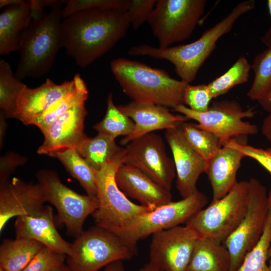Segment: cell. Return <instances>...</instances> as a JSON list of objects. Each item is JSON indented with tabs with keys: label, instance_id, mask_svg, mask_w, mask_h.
<instances>
[{
	"label": "cell",
	"instance_id": "7c38bea8",
	"mask_svg": "<svg viewBox=\"0 0 271 271\" xmlns=\"http://www.w3.org/2000/svg\"><path fill=\"white\" fill-rule=\"evenodd\" d=\"M246 214L238 226L223 242L231 256L230 271H236L246 254L256 244L262 233L268 208L265 187L255 178L248 181Z\"/></svg>",
	"mask_w": 271,
	"mask_h": 271
},
{
	"label": "cell",
	"instance_id": "ee69618b",
	"mask_svg": "<svg viewBox=\"0 0 271 271\" xmlns=\"http://www.w3.org/2000/svg\"><path fill=\"white\" fill-rule=\"evenodd\" d=\"M261 107L266 111H271V90L267 95L258 102Z\"/></svg>",
	"mask_w": 271,
	"mask_h": 271
},
{
	"label": "cell",
	"instance_id": "ba28073f",
	"mask_svg": "<svg viewBox=\"0 0 271 271\" xmlns=\"http://www.w3.org/2000/svg\"><path fill=\"white\" fill-rule=\"evenodd\" d=\"M205 0H157L148 20L160 48L188 39L199 23Z\"/></svg>",
	"mask_w": 271,
	"mask_h": 271
},
{
	"label": "cell",
	"instance_id": "7a4b0ae2",
	"mask_svg": "<svg viewBox=\"0 0 271 271\" xmlns=\"http://www.w3.org/2000/svg\"><path fill=\"white\" fill-rule=\"evenodd\" d=\"M31 17L20 49V59L15 73L21 80L39 78L49 72L59 50L63 47L61 30L63 1L44 12L36 0L28 1Z\"/></svg>",
	"mask_w": 271,
	"mask_h": 271
},
{
	"label": "cell",
	"instance_id": "681fc988",
	"mask_svg": "<svg viewBox=\"0 0 271 271\" xmlns=\"http://www.w3.org/2000/svg\"><path fill=\"white\" fill-rule=\"evenodd\" d=\"M268 259L271 257V245L269 248L268 252Z\"/></svg>",
	"mask_w": 271,
	"mask_h": 271
},
{
	"label": "cell",
	"instance_id": "30bf717a",
	"mask_svg": "<svg viewBox=\"0 0 271 271\" xmlns=\"http://www.w3.org/2000/svg\"><path fill=\"white\" fill-rule=\"evenodd\" d=\"M46 202L56 208L58 220L65 227L67 233L76 237L83 231L84 223L98 207L96 196L78 194L61 181L57 174L43 169L36 175Z\"/></svg>",
	"mask_w": 271,
	"mask_h": 271
},
{
	"label": "cell",
	"instance_id": "5b68a950",
	"mask_svg": "<svg viewBox=\"0 0 271 271\" xmlns=\"http://www.w3.org/2000/svg\"><path fill=\"white\" fill-rule=\"evenodd\" d=\"M137 253V244L95 225L75 238L66 259L71 271H98L113 262L130 259Z\"/></svg>",
	"mask_w": 271,
	"mask_h": 271
},
{
	"label": "cell",
	"instance_id": "d4e9b609",
	"mask_svg": "<svg viewBox=\"0 0 271 271\" xmlns=\"http://www.w3.org/2000/svg\"><path fill=\"white\" fill-rule=\"evenodd\" d=\"M44 246L24 237L5 239L0 245V269L22 271Z\"/></svg>",
	"mask_w": 271,
	"mask_h": 271
},
{
	"label": "cell",
	"instance_id": "9c48e42d",
	"mask_svg": "<svg viewBox=\"0 0 271 271\" xmlns=\"http://www.w3.org/2000/svg\"><path fill=\"white\" fill-rule=\"evenodd\" d=\"M206 196L197 190L182 199L161 206L132 219L114 233L137 244L150 235L186 223L207 203Z\"/></svg>",
	"mask_w": 271,
	"mask_h": 271
},
{
	"label": "cell",
	"instance_id": "4dcf8cb0",
	"mask_svg": "<svg viewBox=\"0 0 271 271\" xmlns=\"http://www.w3.org/2000/svg\"><path fill=\"white\" fill-rule=\"evenodd\" d=\"M26 86L18 79L10 64L0 61V108L7 118L14 117L17 101L21 91Z\"/></svg>",
	"mask_w": 271,
	"mask_h": 271
},
{
	"label": "cell",
	"instance_id": "8d00e7d4",
	"mask_svg": "<svg viewBox=\"0 0 271 271\" xmlns=\"http://www.w3.org/2000/svg\"><path fill=\"white\" fill-rule=\"evenodd\" d=\"M66 255L43 246L22 271H52L64 264Z\"/></svg>",
	"mask_w": 271,
	"mask_h": 271
},
{
	"label": "cell",
	"instance_id": "277c9868",
	"mask_svg": "<svg viewBox=\"0 0 271 271\" xmlns=\"http://www.w3.org/2000/svg\"><path fill=\"white\" fill-rule=\"evenodd\" d=\"M110 67L122 91L132 101L173 109L184 104L183 93L189 84L172 78L165 70L125 58L114 59Z\"/></svg>",
	"mask_w": 271,
	"mask_h": 271
},
{
	"label": "cell",
	"instance_id": "f1b7e54d",
	"mask_svg": "<svg viewBox=\"0 0 271 271\" xmlns=\"http://www.w3.org/2000/svg\"><path fill=\"white\" fill-rule=\"evenodd\" d=\"M179 127L186 143L206 161L214 156L222 147L220 140L213 133L199 128L195 124L186 121Z\"/></svg>",
	"mask_w": 271,
	"mask_h": 271
},
{
	"label": "cell",
	"instance_id": "836d02e7",
	"mask_svg": "<svg viewBox=\"0 0 271 271\" xmlns=\"http://www.w3.org/2000/svg\"><path fill=\"white\" fill-rule=\"evenodd\" d=\"M251 69V65L246 57L240 56L226 72L207 84L213 99L226 93L238 85L247 82Z\"/></svg>",
	"mask_w": 271,
	"mask_h": 271
},
{
	"label": "cell",
	"instance_id": "e0dca14e",
	"mask_svg": "<svg viewBox=\"0 0 271 271\" xmlns=\"http://www.w3.org/2000/svg\"><path fill=\"white\" fill-rule=\"evenodd\" d=\"M86 115L85 102L67 110L53 122L43 134L44 140L37 153L48 156L68 149L76 150L87 137L84 132Z\"/></svg>",
	"mask_w": 271,
	"mask_h": 271
},
{
	"label": "cell",
	"instance_id": "d6a6232c",
	"mask_svg": "<svg viewBox=\"0 0 271 271\" xmlns=\"http://www.w3.org/2000/svg\"><path fill=\"white\" fill-rule=\"evenodd\" d=\"M251 69L254 76L246 95L251 100L259 102L271 90V46L255 55Z\"/></svg>",
	"mask_w": 271,
	"mask_h": 271
},
{
	"label": "cell",
	"instance_id": "1f68e13d",
	"mask_svg": "<svg viewBox=\"0 0 271 271\" xmlns=\"http://www.w3.org/2000/svg\"><path fill=\"white\" fill-rule=\"evenodd\" d=\"M268 197L269 208L262 233L256 244L246 254L236 271H269L266 260L271 243V190Z\"/></svg>",
	"mask_w": 271,
	"mask_h": 271
},
{
	"label": "cell",
	"instance_id": "603a6c76",
	"mask_svg": "<svg viewBox=\"0 0 271 271\" xmlns=\"http://www.w3.org/2000/svg\"><path fill=\"white\" fill-rule=\"evenodd\" d=\"M31 17L27 1L5 7L0 14V55L20 50Z\"/></svg>",
	"mask_w": 271,
	"mask_h": 271
},
{
	"label": "cell",
	"instance_id": "2e32d148",
	"mask_svg": "<svg viewBox=\"0 0 271 271\" xmlns=\"http://www.w3.org/2000/svg\"><path fill=\"white\" fill-rule=\"evenodd\" d=\"M165 138L173 156L176 188L182 198H186L198 190L197 182L200 175L205 173L207 161L186 143L179 127L166 129Z\"/></svg>",
	"mask_w": 271,
	"mask_h": 271
},
{
	"label": "cell",
	"instance_id": "f546056e",
	"mask_svg": "<svg viewBox=\"0 0 271 271\" xmlns=\"http://www.w3.org/2000/svg\"><path fill=\"white\" fill-rule=\"evenodd\" d=\"M93 128L98 133L115 140L119 136L126 137L130 134L134 129V122L114 104L110 92L107 96L105 116Z\"/></svg>",
	"mask_w": 271,
	"mask_h": 271
},
{
	"label": "cell",
	"instance_id": "f907efd6",
	"mask_svg": "<svg viewBox=\"0 0 271 271\" xmlns=\"http://www.w3.org/2000/svg\"><path fill=\"white\" fill-rule=\"evenodd\" d=\"M271 152V148L268 149Z\"/></svg>",
	"mask_w": 271,
	"mask_h": 271
},
{
	"label": "cell",
	"instance_id": "60d3db41",
	"mask_svg": "<svg viewBox=\"0 0 271 271\" xmlns=\"http://www.w3.org/2000/svg\"><path fill=\"white\" fill-rule=\"evenodd\" d=\"M261 131L263 135L271 144V111L268 112V114L263 121Z\"/></svg>",
	"mask_w": 271,
	"mask_h": 271
},
{
	"label": "cell",
	"instance_id": "bcb514c9",
	"mask_svg": "<svg viewBox=\"0 0 271 271\" xmlns=\"http://www.w3.org/2000/svg\"><path fill=\"white\" fill-rule=\"evenodd\" d=\"M140 271H162L159 268H157L155 266L153 265L150 262L146 264Z\"/></svg>",
	"mask_w": 271,
	"mask_h": 271
},
{
	"label": "cell",
	"instance_id": "7402d4cb",
	"mask_svg": "<svg viewBox=\"0 0 271 271\" xmlns=\"http://www.w3.org/2000/svg\"><path fill=\"white\" fill-rule=\"evenodd\" d=\"M244 157L230 141L207 161L205 173L212 187V201L224 196L238 183L237 173Z\"/></svg>",
	"mask_w": 271,
	"mask_h": 271
},
{
	"label": "cell",
	"instance_id": "4316f807",
	"mask_svg": "<svg viewBox=\"0 0 271 271\" xmlns=\"http://www.w3.org/2000/svg\"><path fill=\"white\" fill-rule=\"evenodd\" d=\"M123 148L116 145L115 140L98 133L94 138L87 137L76 150L96 171L117 156Z\"/></svg>",
	"mask_w": 271,
	"mask_h": 271
},
{
	"label": "cell",
	"instance_id": "52a82bcc",
	"mask_svg": "<svg viewBox=\"0 0 271 271\" xmlns=\"http://www.w3.org/2000/svg\"><path fill=\"white\" fill-rule=\"evenodd\" d=\"M248 181L238 182L226 195L211 202L186 223L199 237L223 242L238 226L247 209Z\"/></svg>",
	"mask_w": 271,
	"mask_h": 271
},
{
	"label": "cell",
	"instance_id": "74e56055",
	"mask_svg": "<svg viewBox=\"0 0 271 271\" xmlns=\"http://www.w3.org/2000/svg\"><path fill=\"white\" fill-rule=\"evenodd\" d=\"M157 0H130L127 14L134 30L138 29L148 20L154 10Z\"/></svg>",
	"mask_w": 271,
	"mask_h": 271
},
{
	"label": "cell",
	"instance_id": "44dd1931",
	"mask_svg": "<svg viewBox=\"0 0 271 271\" xmlns=\"http://www.w3.org/2000/svg\"><path fill=\"white\" fill-rule=\"evenodd\" d=\"M75 85L74 78L57 84L52 80H47L41 85L31 88L26 85L17 101L14 118L26 125L47 109L53 102L70 91Z\"/></svg>",
	"mask_w": 271,
	"mask_h": 271
},
{
	"label": "cell",
	"instance_id": "f6af8a7d",
	"mask_svg": "<svg viewBox=\"0 0 271 271\" xmlns=\"http://www.w3.org/2000/svg\"><path fill=\"white\" fill-rule=\"evenodd\" d=\"M24 2L25 1L23 0H1L0 8H5L10 5L20 4Z\"/></svg>",
	"mask_w": 271,
	"mask_h": 271
},
{
	"label": "cell",
	"instance_id": "484cf974",
	"mask_svg": "<svg viewBox=\"0 0 271 271\" xmlns=\"http://www.w3.org/2000/svg\"><path fill=\"white\" fill-rule=\"evenodd\" d=\"M75 85L72 90L53 102L40 114L34 117L29 122L37 126L44 134L51 124L74 106L85 102L88 91L85 81L79 74L74 76Z\"/></svg>",
	"mask_w": 271,
	"mask_h": 271
},
{
	"label": "cell",
	"instance_id": "c3c4849f",
	"mask_svg": "<svg viewBox=\"0 0 271 271\" xmlns=\"http://www.w3.org/2000/svg\"><path fill=\"white\" fill-rule=\"evenodd\" d=\"M269 264L268 265V268L269 271H271V257L269 258Z\"/></svg>",
	"mask_w": 271,
	"mask_h": 271
},
{
	"label": "cell",
	"instance_id": "ffe728a7",
	"mask_svg": "<svg viewBox=\"0 0 271 271\" xmlns=\"http://www.w3.org/2000/svg\"><path fill=\"white\" fill-rule=\"evenodd\" d=\"M14 228L16 237L36 240L50 250L66 256L71 253V243L57 231L53 210L48 205L37 214L17 217Z\"/></svg>",
	"mask_w": 271,
	"mask_h": 271
},
{
	"label": "cell",
	"instance_id": "e575fe53",
	"mask_svg": "<svg viewBox=\"0 0 271 271\" xmlns=\"http://www.w3.org/2000/svg\"><path fill=\"white\" fill-rule=\"evenodd\" d=\"M130 0H69L62 10L63 19L75 13L90 9L114 10L127 12Z\"/></svg>",
	"mask_w": 271,
	"mask_h": 271
},
{
	"label": "cell",
	"instance_id": "ac0fdd59",
	"mask_svg": "<svg viewBox=\"0 0 271 271\" xmlns=\"http://www.w3.org/2000/svg\"><path fill=\"white\" fill-rule=\"evenodd\" d=\"M117 107L134 122L133 131L121 140V145H126L131 141L155 130L177 128L188 120L182 114H173L168 108L154 104L132 100Z\"/></svg>",
	"mask_w": 271,
	"mask_h": 271
},
{
	"label": "cell",
	"instance_id": "b9f144b4",
	"mask_svg": "<svg viewBox=\"0 0 271 271\" xmlns=\"http://www.w3.org/2000/svg\"><path fill=\"white\" fill-rule=\"evenodd\" d=\"M267 8L269 15L271 16V0L267 2ZM261 42L268 47L271 46V27L261 37Z\"/></svg>",
	"mask_w": 271,
	"mask_h": 271
},
{
	"label": "cell",
	"instance_id": "ab89813d",
	"mask_svg": "<svg viewBox=\"0 0 271 271\" xmlns=\"http://www.w3.org/2000/svg\"><path fill=\"white\" fill-rule=\"evenodd\" d=\"M25 159L15 153H10L1 158L0 184L9 181L15 168L22 165Z\"/></svg>",
	"mask_w": 271,
	"mask_h": 271
},
{
	"label": "cell",
	"instance_id": "6da1fadb",
	"mask_svg": "<svg viewBox=\"0 0 271 271\" xmlns=\"http://www.w3.org/2000/svg\"><path fill=\"white\" fill-rule=\"evenodd\" d=\"M130 25L127 12L90 9L62 20L63 47L76 64L84 68L110 51Z\"/></svg>",
	"mask_w": 271,
	"mask_h": 271
},
{
	"label": "cell",
	"instance_id": "9a60e30c",
	"mask_svg": "<svg viewBox=\"0 0 271 271\" xmlns=\"http://www.w3.org/2000/svg\"><path fill=\"white\" fill-rule=\"evenodd\" d=\"M46 202L38 183L14 177L0 184V233L11 219L37 214L44 209Z\"/></svg>",
	"mask_w": 271,
	"mask_h": 271
},
{
	"label": "cell",
	"instance_id": "83f0119b",
	"mask_svg": "<svg viewBox=\"0 0 271 271\" xmlns=\"http://www.w3.org/2000/svg\"><path fill=\"white\" fill-rule=\"evenodd\" d=\"M48 156L58 159L71 175L79 182L87 195L96 196L97 189L94 171L76 150L68 149Z\"/></svg>",
	"mask_w": 271,
	"mask_h": 271
},
{
	"label": "cell",
	"instance_id": "f35d334b",
	"mask_svg": "<svg viewBox=\"0 0 271 271\" xmlns=\"http://www.w3.org/2000/svg\"><path fill=\"white\" fill-rule=\"evenodd\" d=\"M238 138L230 140L233 146L241 152L245 157H250L259 163L271 174V152L248 145L238 141Z\"/></svg>",
	"mask_w": 271,
	"mask_h": 271
},
{
	"label": "cell",
	"instance_id": "8992f818",
	"mask_svg": "<svg viewBox=\"0 0 271 271\" xmlns=\"http://www.w3.org/2000/svg\"><path fill=\"white\" fill-rule=\"evenodd\" d=\"M124 148L112 160L94 171L98 207L92 214L96 225L113 233L132 219L151 211L130 201L118 186L115 174L124 164Z\"/></svg>",
	"mask_w": 271,
	"mask_h": 271
},
{
	"label": "cell",
	"instance_id": "d590c367",
	"mask_svg": "<svg viewBox=\"0 0 271 271\" xmlns=\"http://www.w3.org/2000/svg\"><path fill=\"white\" fill-rule=\"evenodd\" d=\"M212 99L206 84L192 85L189 84L186 87L183 95V104L191 110L199 112L206 111Z\"/></svg>",
	"mask_w": 271,
	"mask_h": 271
},
{
	"label": "cell",
	"instance_id": "7bdbcfd3",
	"mask_svg": "<svg viewBox=\"0 0 271 271\" xmlns=\"http://www.w3.org/2000/svg\"><path fill=\"white\" fill-rule=\"evenodd\" d=\"M103 271H126L121 260L113 262L105 267Z\"/></svg>",
	"mask_w": 271,
	"mask_h": 271
},
{
	"label": "cell",
	"instance_id": "8fae6325",
	"mask_svg": "<svg viewBox=\"0 0 271 271\" xmlns=\"http://www.w3.org/2000/svg\"><path fill=\"white\" fill-rule=\"evenodd\" d=\"M174 110L188 119L196 121L198 123L195 125L197 127L213 133L222 146L232 139L254 135L258 131L257 125L243 120L255 115L254 108L243 110L235 100L214 101L203 112L193 111L184 104L178 105Z\"/></svg>",
	"mask_w": 271,
	"mask_h": 271
},
{
	"label": "cell",
	"instance_id": "4fadbf2b",
	"mask_svg": "<svg viewBox=\"0 0 271 271\" xmlns=\"http://www.w3.org/2000/svg\"><path fill=\"white\" fill-rule=\"evenodd\" d=\"M124 151V164L139 169L161 187L171 191L176 169L160 136L154 132L146 134L127 144Z\"/></svg>",
	"mask_w": 271,
	"mask_h": 271
},
{
	"label": "cell",
	"instance_id": "3957f363",
	"mask_svg": "<svg viewBox=\"0 0 271 271\" xmlns=\"http://www.w3.org/2000/svg\"><path fill=\"white\" fill-rule=\"evenodd\" d=\"M254 6L253 0L239 3L226 16L190 43L164 48L142 44L131 47L127 53L130 56H146L170 62L181 80L189 84L195 79L199 69L216 48L218 40L229 33L236 20L252 10Z\"/></svg>",
	"mask_w": 271,
	"mask_h": 271
},
{
	"label": "cell",
	"instance_id": "cb8c5ba5",
	"mask_svg": "<svg viewBox=\"0 0 271 271\" xmlns=\"http://www.w3.org/2000/svg\"><path fill=\"white\" fill-rule=\"evenodd\" d=\"M231 256L220 241L208 237H198L186 271H230Z\"/></svg>",
	"mask_w": 271,
	"mask_h": 271
},
{
	"label": "cell",
	"instance_id": "d6986e66",
	"mask_svg": "<svg viewBox=\"0 0 271 271\" xmlns=\"http://www.w3.org/2000/svg\"><path fill=\"white\" fill-rule=\"evenodd\" d=\"M115 180L126 197L137 200L151 210L172 201L170 191L133 166L122 164L116 172Z\"/></svg>",
	"mask_w": 271,
	"mask_h": 271
},
{
	"label": "cell",
	"instance_id": "816d5d0a",
	"mask_svg": "<svg viewBox=\"0 0 271 271\" xmlns=\"http://www.w3.org/2000/svg\"><path fill=\"white\" fill-rule=\"evenodd\" d=\"M0 271H4V270H3L2 269H0Z\"/></svg>",
	"mask_w": 271,
	"mask_h": 271
},
{
	"label": "cell",
	"instance_id": "7dc6e473",
	"mask_svg": "<svg viewBox=\"0 0 271 271\" xmlns=\"http://www.w3.org/2000/svg\"><path fill=\"white\" fill-rule=\"evenodd\" d=\"M52 271H71V270L67 265H66L64 264H63L61 265H59L56 267Z\"/></svg>",
	"mask_w": 271,
	"mask_h": 271
},
{
	"label": "cell",
	"instance_id": "5bb4252c",
	"mask_svg": "<svg viewBox=\"0 0 271 271\" xmlns=\"http://www.w3.org/2000/svg\"><path fill=\"white\" fill-rule=\"evenodd\" d=\"M150 262L162 271H186L197 233L187 226H177L154 234Z\"/></svg>",
	"mask_w": 271,
	"mask_h": 271
}]
</instances>
